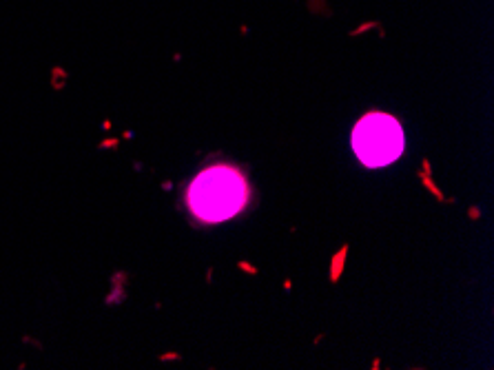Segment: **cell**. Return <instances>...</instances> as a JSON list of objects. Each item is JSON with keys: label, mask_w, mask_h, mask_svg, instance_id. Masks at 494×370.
<instances>
[{"label": "cell", "mask_w": 494, "mask_h": 370, "mask_svg": "<svg viewBox=\"0 0 494 370\" xmlns=\"http://www.w3.org/2000/svg\"><path fill=\"white\" fill-rule=\"evenodd\" d=\"M98 149H100V151H106V149L113 151V149H118V140H115V138H104L100 144H98Z\"/></svg>", "instance_id": "277c9868"}, {"label": "cell", "mask_w": 494, "mask_h": 370, "mask_svg": "<svg viewBox=\"0 0 494 370\" xmlns=\"http://www.w3.org/2000/svg\"><path fill=\"white\" fill-rule=\"evenodd\" d=\"M64 80H67V73H64L60 67H53V71H51V87L53 89H64Z\"/></svg>", "instance_id": "3957f363"}, {"label": "cell", "mask_w": 494, "mask_h": 370, "mask_svg": "<svg viewBox=\"0 0 494 370\" xmlns=\"http://www.w3.org/2000/svg\"><path fill=\"white\" fill-rule=\"evenodd\" d=\"M355 151L366 166H386L403 151V131L399 122L384 113L366 116L355 129Z\"/></svg>", "instance_id": "7a4b0ae2"}, {"label": "cell", "mask_w": 494, "mask_h": 370, "mask_svg": "<svg viewBox=\"0 0 494 370\" xmlns=\"http://www.w3.org/2000/svg\"><path fill=\"white\" fill-rule=\"evenodd\" d=\"M102 129L109 131V129H111V120H104V122H102Z\"/></svg>", "instance_id": "5b68a950"}, {"label": "cell", "mask_w": 494, "mask_h": 370, "mask_svg": "<svg viewBox=\"0 0 494 370\" xmlns=\"http://www.w3.org/2000/svg\"><path fill=\"white\" fill-rule=\"evenodd\" d=\"M246 200V186L230 168H213L195 180L188 204L202 220L220 222L235 215Z\"/></svg>", "instance_id": "6da1fadb"}]
</instances>
